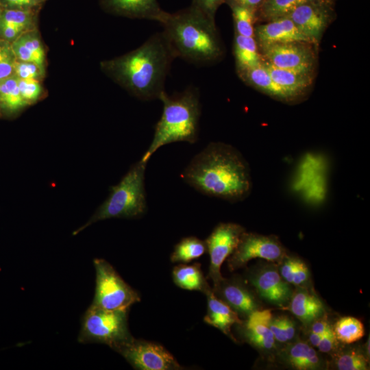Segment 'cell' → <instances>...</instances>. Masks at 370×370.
<instances>
[{"label":"cell","mask_w":370,"mask_h":370,"mask_svg":"<svg viewBox=\"0 0 370 370\" xmlns=\"http://www.w3.org/2000/svg\"><path fill=\"white\" fill-rule=\"evenodd\" d=\"M177 56L163 32L151 36L138 49L103 63V69L143 101L159 99Z\"/></svg>","instance_id":"2"},{"label":"cell","mask_w":370,"mask_h":370,"mask_svg":"<svg viewBox=\"0 0 370 370\" xmlns=\"http://www.w3.org/2000/svg\"><path fill=\"white\" fill-rule=\"evenodd\" d=\"M227 0H192V5L197 8L212 19L218 7Z\"/></svg>","instance_id":"39"},{"label":"cell","mask_w":370,"mask_h":370,"mask_svg":"<svg viewBox=\"0 0 370 370\" xmlns=\"http://www.w3.org/2000/svg\"><path fill=\"white\" fill-rule=\"evenodd\" d=\"M182 179L201 193L231 203L251 193L249 166L241 153L222 142H212L197 153L181 174Z\"/></svg>","instance_id":"1"},{"label":"cell","mask_w":370,"mask_h":370,"mask_svg":"<svg viewBox=\"0 0 370 370\" xmlns=\"http://www.w3.org/2000/svg\"><path fill=\"white\" fill-rule=\"evenodd\" d=\"M338 341L332 327V328L323 334L317 348L322 353L334 352L338 348Z\"/></svg>","instance_id":"38"},{"label":"cell","mask_w":370,"mask_h":370,"mask_svg":"<svg viewBox=\"0 0 370 370\" xmlns=\"http://www.w3.org/2000/svg\"><path fill=\"white\" fill-rule=\"evenodd\" d=\"M18 84L21 96L28 105L36 102L40 97L42 88L38 80L18 78Z\"/></svg>","instance_id":"35"},{"label":"cell","mask_w":370,"mask_h":370,"mask_svg":"<svg viewBox=\"0 0 370 370\" xmlns=\"http://www.w3.org/2000/svg\"><path fill=\"white\" fill-rule=\"evenodd\" d=\"M281 357L287 365L297 370H315L323 367V361L314 347L304 341L288 343L282 350Z\"/></svg>","instance_id":"20"},{"label":"cell","mask_w":370,"mask_h":370,"mask_svg":"<svg viewBox=\"0 0 370 370\" xmlns=\"http://www.w3.org/2000/svg\"><path fill=\"white\" fill-rule=\"evenodd\" d=\"M129 310H106L90 305L82 317L78 341L104 343L114 351L133 338L128 329Z\"/></svg>","instance_id":"6"},{"label":"cell","mask_w":370,"mask_h":370,"mask_svg":"<svg viewBox=\"0 0 370 370\" xmlns=\"http://www.w3.org/2000/svg\"><path fill=\"white\" fill-rule=\"evenodd\" d=\"M11 46L17 60L33 62L44 68L45 50L36 33L21 34L14 40Z\"/></svg>","instance_id":"23"},{"label":"cell","mask_w":370,"mask_h":370,"mask_svg":"<svg viewBox=\"0 0 370 370\" xmlns=\"http://www.w3.org/2000/svg\"><path fill=\"white\" fill-rule=\"evenodd\" d=\"M322 336H323L322 335L310 332L309 336H308L309 344L312 345V347H317Z\"/></svg>","instance_id":"43"},{"label":"cell","mask_w":370,"mask_h":370,"mask_svg":"<svg viewBox=\"0 0 370 370\" xmlns=\"http://www.w3.org/2000/svg\"><path fill=\"white\" fill-rule=\"evenodd\" d=\"M237 71L240 77L249 85L270 96L288 101L285 92L273 81L263 61L256 66Z\"/></svg>","instance_id":"22"},{"label":"cell","mask_w":370,"mask_h":370,"mask_svg":"<svg viewBox=\"0 0 370 370\" xmlns=\"http://www.w3.org/2000/svg\"><path fill=\"white\" fill-rule=\"evenodd\" d=\"M172 277L176 286L185 290L197 291L204 293L210 288L199 263L180 264L173 268Z\"/></svg>","instance_id":"24"},{"label":"cell","mask_w":370,"mask_h":370,"mask_svg":"<svg viewBox=\"0 0 370 370\" xmlns=\"http://www.w3.org/2000/svg\"><path fill=\"white\" fill-rule=\"evenodd\" d=\"M263 62L273 81L285 92L288 101L303 95L312 84V73L279 69Z\"/></svg>","instance_id":"19"},{"label":"cell","mask_w":370,"mask_h":370,"mask_svg":"<svg viewBox=\"0 0 370 370\" xmlns=\"http://www.w3.org/2000/svg\"><path fill=\"white\" fill-rule=\"evenodd\" d=\"M16 60L12 46L0 40V81L14 75Z\"/></svg>","instance_id":"33"},{"label":"cell","mask_w":370,"mask_h":370,"mask_svg":"<svg viewBox=\"0 0 370 370\" xmlns=\"http://www.w3.org/2000/svg\"><path fill=\"white\" fill-rule=\"evenodd\" d=\"M7 2L13 6H26L30 5L34 0H6Z\"/></svg>","instance_id":"44"},{"label":"cell","mask_w":370,"mask_h":370,"mask_svg":"<svg viewBox=\"0 0 370 370\" xmlns=\"http://www.w3.org/2000/svg\"><path fill=\"white\" fill-rule=\"evenodd\" d=\"M1 8H0V19H1Z\"/></svg>","instance_id":"45"},{"label":"cell","mask_w":370,"mask_h":370,"mask_svg":"<svg viewBox=\"0 0 370 370\" xmlns=\"http://www.w3.org/2000/svg\"><path fill=\"white\" fill-rule=\"evenodd\" d=\"M204 294L207 299V312L204 319V321L221 330L232 340L236 341L231 330L233 325L240 324L243 319L227 304L214 294L212 287L206 291Z\"/></svg>","instance_id":"17"},{"label":"cell","mask_w":370,"mask_h":370,"mask_svg":"<svg viewBox=\"0 0 370 370\" xmlns=\"http://www.w3.org/2000/svg\"><path fill=\"white\" fill-rule=\"evenodd\" d=\"M206 251L204 241L195 236L184 237L175 245L170 259L173 263H188L199 258Z\"/></svg>","instance_id":"27"},{"label":"cell","mask_w":370,"mask_h":370,"mask_svg":"<svg viewBox=\"0 0 370 370\" xmlns=\"http://www.w3.org/2000/svg\"><path fill=\"white\" fill-rule=\"evenodd\" d=\"M44 68L38 64L21 61L16 59L14 64V75L20 79H34L38 80L43 74Z\"/></svg>","instance_id":"36"},{"label":"cell","mask_w":370,"mask_h":370,"mask_svg":"<svg viewBox=\"0 0 370 370\" xmlns=\"http://www.w3.org/2000/svg\"><path fill=\"white\" fill-rule=\"evenodd\" d=\"M269 328L275 338L280 343H287L293 340L295 335L297 328L295 323L286 315L272 317Z\"/></svg>","instance_id":"32"},{"label":"cell","mask_w":370,"mask_h":370,"mask_svg":"<svg viewBox=\"0 0 370 370\" xmlns=\"http://www.w3.org/2000/svg\"><path fill=\"white\" fill-rule=\"evenodd\" d=\"M95 293L91 305L106 310L130 309L140 301V295L103 259H95Z\"/></svg>","instance_id":"7"},{"label":"cell","mask_w":370,"mask_h":370,"mask_svg":"<svg viewBox=\"0 0 370 370\" xmlns=\"http://www.w3.org/2000/svg\"><path fill=\"white\" fill-rule=\"evenodd\" d=\"M234 53L237 70L256 66L262 62L254 37L235 34Z\"/></svg>","instance_id":"25"},{"label":"cell","mask_w":370,"mask_h":370,"mask_svg":"<svg viewBox=\"0 0 370 370\" xmlns=\"http://www.w3.org/2000/svg\"><path fill=\"white\" fill-rule=\"evenodd\" d=\"M114 11L131 17L155 21L162 24L168 12L164 11L157 0H106Z\"/></svg>","instance_id":"21"},{"label":"cell","mask_w":370,"mask_h":370,"mask_svg":"<svg viewBox=\"0 0 370 370\" xmlns=\"http://www.w3.org/2000/svg\"><path fill=\"white\" fill-rule=\"evenodd\" d=\"M270 309H259L237 324L243 340L257 349L270 352L276 348V341L269 328L272 318Z\"/></svg>","instance_id":"14"},{"label":"cell","mask_w":370,"mask_h":370,"mask_svg":"<svg viewBox=\"0 0 370 370\" xmlns=\"http://www.w3.org/2000/svg\"><path fill=\"white\" fill-rule=\"evenodd\" d=\"M248 281L260 298L267 302L284 307L291 300L293 291L280 275L278 265L271 262L249 272Z\"/></svg>","instance_id":"12"},{"label":"cell","mask_w":370,"mask_h":370,"mask_svg":"<svg viewBox=\"0 0 370 370\" xmlns=\"http://www.w3.org/2000/svg\"><path fill=\"white\" fill-rule=\"evenodd\" d=\"M147 162L141 159L133 164L121 181L112 186L107 199L88 221L73 232V235L99 221L112 218L137 219L147 211L145 172Z\"/></svg>","instance_id":"5"},{"label":"cell","mask_w":370,"mask_h":370,"mask_svg":"<svg viewBox=\"0 0 370 370\" xmlns=\"http://www.w3.org/2000/svg\"><path fill=\"white\" fill-rule=\"evenodd\" d=\"M310 332L320 335H323L326 332L332 328L326 317L323 315L315 319L310 324Z\"/></svg>","instance_id":"41"},{"label":"cell","mask_w":370,"mask_h":370,"mask_svg":"<svg viewBox=\"0 0 370 370\" xmlns=\"http://www.w3.org/2000/svg\"><path fill=\"white\" fill-rule=\"evenodd\" d=\"M260 45L275 42H304L312 44L288 17L270 21L254 28Z\"/></svg>","instance_id":"16"},{"label":"cell","mask_w":370,"mask_h":370,"mask_svg":"<svg viewBox=\"0 0 370 370\" xmlns=\"http://www.w3.org/2000/svg\"><path fill=\"white\" fill-rule=\"evenodd\" d=\"M158 99L162 102L163 110L153 140L141 158L147 163L162 146L175 142L195 143L198 140L201 113L199 90L189 86L171 95L164 90Z\"/></svg>","instance_id":"4"},{"label":"cell","mask_w":370,"mask_h":370,"mask_svg":"<svg viewBox=\"0 0 370 370\" xmlns=\"http://www.w3.org/2000/svg\"><path fill=\"white\" fill-rule=\"evenodd\" d=\"M310 43L275 42L260 45L262 60L282 69L312 73L315 56Z\"/></svg>","instance_id":"11"},{"label":"cell","mask_w":370,"mask_h":370,"mask_svg":"<svg viewBox=\"0 0 370 370\" xmlns=\"http://www.w3.org/2000/svg\"><path fill=\"white\" fill-rule=\"evenodd\" d=\"M27 106L28 104L21 96L16 75L1 81L0 109L8 114H14Z\"/></svg>","instance_id":"26"},{"label":"cell","mask_w":370,"mask_h":370,"mask_svg":"<svg viewBox=\"0 0 370 370\" xmlns=\"http://www.w3.org/2000/svg\"><path fill=\"white\" fill-rule=\"evenodd\" d=\"M287 306L292 314L305 325H310L325 312L322 301L312 291L304 286H297V290L293 291Z\"/></svg>","instance_id":"18"},{"label":"cell","mask_w":370,"mask_h":370,"mask_svg":"<svg viewBox=\"0 0 370 370\" xmlns=\"http://www.w3.org/2000/svg\"><path fill=\"white\" fill-rule=\"evenodd\" d=\"M245 231V228L238 223H220L204 241L210 255L207 278L212 281L213 286L223 278L221 273V265L236 249Z\"/></svg>","instance_id":"10"},{"label":"cell","mask_w":370,"mask_h":370,"mask_svg":"<svg viewBox=\"0 0 370 370\" xmlns=\"http://www.w3.org/2000/svg\"><path fill=\"white\" fill-rule=\"evenodd\" d=\"M120 354L135 369L179 370L183 369L175 357L162 345L134 337L117 347Z\"/></svg>","instance_id":"9"},{"label":"cell","mask_w":370,"mask_h":370,"mask_svg":"<svg viewBox=\"0 0 370 370\" xmlns=\"http://www.w3.org/2000/svg\"><path fill=\"white\" fill-rule=\"evenodd\" d=\"M310 277V273L306 264L301 258L294 256L291 284L303 286L309 281Z\"/></svg>","instance_id":"37"},{"label":"cell","mask_w":370,"mask_h":370,"mask_svg":"<svg viewBox=\"0 0 370 370\" xmlns=\"http://www.w3.org/2000/svg\"><path fill=\"white\" fill-rule=\"evenodd\" d=\"M369 358L365 353L352 349L338 352L334 363L339 370H367Z\"/></svg>","instance_id":"31"},{"label":"cell","mask_w":370,"mask_h":370,"mask_svg":"<svg viewBox=\"0 0 370 370\" xmlns=\"http://www.w3.org/2000/svg\"><path fill=\"white\" fill-rule=\"evenodd\" d=\"M333 330L338 341L344 344L356 342L365 334L362 323L354 317L340 318L333 327Z\"/></svg>","instance_id":"28"},{"label":"cell","mask_w":370,"mask_h":370,"mask_svg":"<svg viewBox=\"0 0 370 370\" xmlns=\"http://www.w3.org/2000/svg\"><path fill=\"white\" fill-rule=\"evenodd\" d=\"M0 22L10 24L23 29H27L31 23L30 13L25 10H6L1 14Z\"/></svg>","instance_id":"34"},{"label":"cell","mask_w":370,"mask_h":370,"mask_svg":"<svg viewBox=\"0 0 370 370\" xmlns=\"http://www.w3.org/2000/svg\"><path fill=\"white\" fill-rule=\"evenodd\" d=\"M214 294L233 310L240 318L245 319L255 310L261 309L254 293L240 278H223L212 288Z\"/></svg>","instance_id":"13"},{"label":"cell","mask_w":370,"mask_h":370,"mask_svg":"<svg viewBox=\"0 0 370 370\" xmlns=\"http://www.w3.org/2000/svg\"><path fill=\"white\" fill-rule=\"evenodd\" d=\"M23 31L24 29L20 27L0 22V34L6 40H14Z\"/></svg>","instance_id":"40"},{"label":"cell","mask_w":370,"mask_h":370,"mask_svg":"<svg viewBox=\"0 0 370 370\" xmlns=\"http://www.w3.org/2000/svg\"><path fill=\"white\" fill-rule=\"evenodd\" d=\"M314 0H264L260 5V12L270 21L286 16L299 5Z\"/></svg>","instance_id":"29"},{"label":"cell","mask_w":370,"mask_h":370,"mask_svg":"<svg viewBox=\"0 0 370 370\" xmlns=\"http://www.w3.org/2000/svg\"><path fill=\"white\" fill-rule=\"evenodd\" d=\"M286 17L312 44L317 43L328 23L326 13L314 2L301 4Z\"/></svg>","instance_id":"15"},{"label":"cell","mask_w":370,"mask_h":370,"mask_svg":"<svg viewBox=\"0 0 370 370\" xmlns=\"http://www.w3.org/2000/svg\"><path fill=\"white\" fill-rule=\"evenodd\" d=\"M162 25L177 58L203 66L222 54L214 19L192 5L168 13Z\"/></svg>","instance_id":"3"},{"label":"cell","mask_w":370,"mask_h":370,"mask_svg":"<svg viewBox=\"0 0 370 370\" xmlns=\"http://www.w3.org/2000/svg\"><path fill=\"white\" fill-rule=\"evenodd\" d=\"M286 254V248L277 236L245 231L236 249L227 258V263L228 269L234 271L245 267L254 258L279 263Z\"/></svg>","instance_id":"8"},{"label":"cell","mask_w":370,"mask_h":370,"mask_svg":"<svg viewBox=\"0 0 370 370\" xmlns=\"http://www.w3.org/2000/svg\"><path fill=\"white\" fill-rule=\"evenodd\" d=\"M0 87H1V81H0Z\"/></svg>","instance_id":"46"},{"label":"cell","mask_w":370,"mask_h":370,"mask_svg":"<svg viewBox=\"0 0 370 370\" xmlns=\"http://www.w3.org/2000/svg\"><path fill=\"white\" fill-rule=\"evenodd\" d=\"M235 25L236 34L247 37H254L255 10L230 3Z\"/></svg>","instance_id":"30"},{"label":"cell","mask_w":370,"mask_h":370,"mask_svg":"<svg viewBox=\"0 0 370 370\" xmlns=\"http://www.w3.org/2000/svg\"><path fill=\"white\" fill-rule=\"evenodd\" d=\"M264 0H227V1L232 3H236L240 5L256 9L260 5Z\"/></svg>","instance_id":"42"}]
</instances>
